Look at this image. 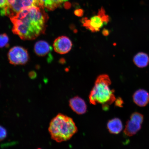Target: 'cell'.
I'll list each match as a JSON object with an SVG mask.
<instances>
[{
    "mask_svg": "<svg viewBox=\"0 0 149 149\" xmlns=\"http://www.w3.org/2000/svg\"><path fill=\"white\" fill-rule=\"evenodd\" d=\"M9 45V38L6 33L0 34V48L7 47Z\"/></svg>",
    "mask_w": 149,
    "mask_h": 149,
    "instance_id": "15",
    "label": "cell"
},
{
    "mask_svg": "<svg viewBox=\"0 0 149 149\" xmlns=\"http://www.w3.org/2000/svg\"><path fill=\"white\" fill-rule=\"evenodd\" d=\"M141 125L130 119L126 123L124 130L125 134L128 136H132L135 135L141 129Z\"/></svg>",
    "mask_w": 149,
    "mask_h": 149,
    "instance_id": "11",
    "label": "cell"
},
{
    "mask_svg": "<svg viewBox=\"0 0 149 149\" xmlns=\"http://www.w3.org/2000/svg\"><path fill=\"white\" fill-rule=\"evenodd\" d=\"M115 105L119 107H122L123 104L124 103L123 100L120 97H118L116 100Z\"/></svg>",
    "mask_w": 149,
    "mask_h": 149,
    "instance_id": "19",
    "label": "cell"
},
{
    "mask_svg": "<svg viewBox=\"0 0 149 149\" xmlns=\"http://www.w3.org/2000/svg\"><path fill=\"white\" fill-rule=\"evenodd\" d=\"M74 14L78 17H82L83 16L84 11L82 9H77L74 10Z\"/></svg>",
    "mask_w": 149,
    "mask_h": 149,
    "instance_id": "20",
    "label": "cell"
},
{
    "mask_svg": "<svg viewBox=\"0 0 149 149\" xmlns=\"http://www.w3.org/2000/svg\"><path fill=\"white\" fill-rule=\"evenodd\" d=\"M102 34L105 36H107L109 35V30L106 29H104L102 31Z\"/></svg>",
    "mask_w": 149,
    "mask_h": 149,
    "instance_id": "22",
    "label": "cell"
},
{
    "mask_svg": "<svg viewBox=\"0 0 149 149\" xmlns=\"http://www.w3.org/2000/svg\"><path fill=\"white\" fill-rule=\"evenodd\" d=\"M41 5L50 10H54L60 7L63 3L68 0H39Z\"/></svg>",
    "mask_w": 149,
    "mask_h": 149,
    "instance_id": "14",
    "label": "cell"
},
{
    "mask_svg": "<svg viewBox=\"0 0 149 149\" xmlns=\"http://www.w3.org/2000/svg\"><path fill=\"white\" fill-rule=\"evenodd\" d=\"M105 13V10L102 7L99 10L97 15L92 17L90 19L86 17L83 18L81 23L84 27L92 32H98L109 21V17L106 15Z\"/></svg>",
    "mask_w": 149,
    "mask_h": 149,
    "instance_id": "4",
    "label": "cell"
},
{
    "mask_svg": "<svg viewBox=\"0 0 149 149\" xmlns=\"http://www.w3.org/2000/svg\"><path fill=\"white\" fill-rule=\"evenodd\" d=\"M42 149L41 148H38V149Z\"/></svg>",
    "mask_w": 149,
    "mask_h": 149,
    "instance_id": "23",
    "label": "cell"
},
{
    "mask_svg": "<svg viewBox=\"0 0 149 149\" xmlns=\"http://www.w3.org/2000/svg\"><path fill=\"white\" fill-rule=\"evenodd\" d=\"M48 130L52 139L61 143L70 140L78 129L72 118L59 113L51 121Z\"/></svg>",
    "mask_w": 149,
    "mask_h": 149,
    "instance_id": "3",
    "label": "cell"
},
{
    "mask_svg": "<svg viewBox=\"0 0 149 149\" xmlns=\"http://www.w3.org/2000/svg\"><path fill=\"white\" fill-rule=\"evenodd\" d=\"M107 128L109 132L113 134H117L122 131L123 125L120 119L115 118L111 119L108 122Z\"/></svg>",
    "mask_w": 149,
    "mask_h": 149,
    "instance_id": "12",
    "label": "cell"
},
{
    "mask_svg": "<svg viewBox=\"0 0 149 149\" xmlns=\"http://www.w3.org/2000/svg\"><path fill=\"white\" fill-rule=\"evenodd\" d=\"M7 135V132L6 130L0 126V141L3 140L6 138Z\"/></svg>",
    "mask_w": 149,
    "mask_h": 149,
    "instance_id": "18",
    "label": "cell"
},
{
    "mask_svg": "<svg viewBox=\"0 0 149 149\" xmlns=\"http://www.w3.org/2000/svg\"><path fill=\"white\" fill-rule=\"evenodd\" d=\"M72 46L71 40L66 36L57 37L53 43V47L55 51L61 54L68 53L72 49Z\"/></svg>",
    "mask_w": 149,
    "mask_h": 149,
    "instance_id": "7",
    "label": "cell"
},
{
    "mask_svg": "<svg viewBox=\"0 0 149 149\" xmlns=\"http://www.w3.org/2000/svg\"><path fill=\"white\" fill-rule=\"evenodd\" d=\"M111 81L107 74H101L97 79L94 87L89 95V102L93 105L101 104L104 110L116 100L114 91L110 88Z\"/></svg>",
    "mask_w": 149,
    "mask_h": 149,
    "instance_id": "2",
    "label": "cell"
},
{
    "mask_svg": "<svg viewBox=\"0 0 149 149\" xmlns=\"http://www.w3.org/2000/svg\"><path fill=\"white\" fill-rule=\"evenodd\" d=\"M8 58L10 64L15 65L27 64L30 58L27 50L20 46L11 48L8 52Z\"/></svg>",
    "mask_w": 149,
    "mask_h": 149,
    "instance_id": "6",
    "label": "cell"
},
{
    "mask_svg": "<svg viewBox=\"0 0 149 149\" xmlns=\"http://www.w3.org/2000/svg\"><path fill=\"white\" fill-rule=\"evenodd\" d=\"M7 7V0H0V8H1V14L5 15Z\"/></svg>",
    "mask_w": 149,
    "mask_h": 149,
    "instance_id": "17",
    "label": "cell"
},
{
    "mask_svg": "<svg viewBox=\"0 0 149 149\" xmlns=\"http://www.w3.org/2000/svg\"><path fill=\"white\" fill-rule=\"evenodd\" d=\"M7 7L5 15L9 18L14 16L26 7L31 6L43 7L39 0H7Z\"/></svg>",
    "mask_w": 149,
    "mask_h": 149,
    "instance_id": "5",
    "label": "cell"
},
{
    "mask_svg": "<svg viewBox=\"0 0 149 149\" xmlns=\"http://www.w3.org/2000/svg\"><path fill=\"white\" fill-rule=\"evenodd\" d=\"M130 119L141 124L144 120V116L141 113L138 112H135L132 113L130 116Z\"/></svg>",
    "mask_w": 149,
    "mask_h": 149,
    "instance_id": "16",
    "label": "cell"
},
{
    "mask_svg": "<svg viewBox=\"0 0 149 149\" xmlns=\"http://www.w3.org/2000/svg\"><path fill=\"white\" fill-rule=\"evenodd\" d=\"M133 62L139 68H145L149 64V57L147 54L140 52L134 57Z\"/></svg>",
    "mask_w": 149,
    "mask_h": 149,
    "instance_id": "13",
    "label": "cell"
},
{
    "mask_svg": "<svg viewBox=\"0 0 149 149\" xmlns=\"http://www.w3.org/2000/svg\"><path fill=\"white\" fill-rule=\"evenodd\" d=\"M64 6L65 8L67 9H70L71 7V4L70 3L65 2L64 3Z\"/></svg>",
    "mask_w": 149,
    "mask_h": 149,
    "instance_id": "21",
    "label": "cell"
},
{
    "mask_svg": "<svg viewBox=\"0 0 149 149\" xmlns=\"http://www.w3.org/2000/svg\"><path fill=\"white\" fill-rule=\"evenodd\" d=\"M69 105L72 110L77 114L83 115L86 112V104L82 98L79 96L71 98L69 101Z\"/></svg>",
    "mask_w": 149,
    "mask_h": 149,
    "instance_id": "8",
    "label": "cell"
},
{
    "mask_svg": "<svg viewBox=\"0 0 149 149\" xmlns=\"http://www.w3.org/2000/svg\"><path fill=\"white\" fill-rule=\"evenodd\" d=\"M48 18L44 7H26L10 18L13 32L22 40H34L45 33Z\"/></svg>",
    "mask_w": 149,
    "mask_h": 149,
    "instance_id": "1",
    "label": "cell"
},
{
    "mask_svg": "<svg viewBox=\"0 0 149 149\" xmlns=\"http://www.w3.org/2000/svg\"><path fill=\"white\" fill-rule=\"evenodd\" d=\"M133 100L136 105L144 107L149 103V94L144 89H139L134 93Z\"/></svg>",
    "mask_w": 149,
    "mask_h": 149,
    "instance_id": "9",
    "label": "cell"
},
{
    "mask_svg": "<svg viewBox=\"0 0 149 149\" xmlns=\"http://www.w3.org/2000/svg\"><path fill=\"white\" fill-rule=\"evenodd\" d=\"M35 53L39 56H45L51 51L52 48L48 43L45 41H38L34 47Z\"/></svg>",
    "mask_w": 149,
    "mask_h": 149,
    "instance_id": "10",
    "label": "cell"
}]
</instances>
